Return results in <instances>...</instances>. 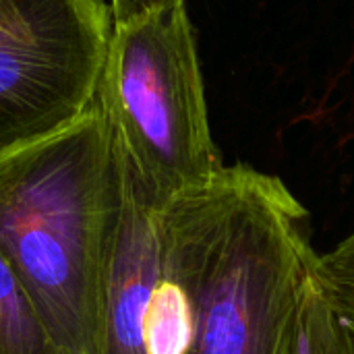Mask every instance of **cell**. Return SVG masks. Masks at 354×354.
<instances>
[{"mask_svg":"<svg viewBox=\"0 0 354 354\" xmlns=\"http://www.w3.org/2000/svg\"><path fill=\"white\" fill-rule=\"evenodd\" d=\"M112 27L104 0H0V156L93 102Z\"/></svg>","mask_w":354,"mask_h":354,"instance_id":"277c9868","label":"cell"},{"mask_svg":"<svg viewBox=\"0 0 354 354\" xmlns=\"http://www.w3.org/2000/svg\"><path fill=\"white\" fill-rule=\"evenodd\" d=\"M301 354H354V344L324 299L315 276L305 305Z\"/></svg>","mask_w":354,"mask_h":354,"instance_id":"9c48e42d","label":"cell"},{"mask_svg":"<svg viewBox=\"0 0 354 354\" xmlns=\"http://www.w3.org/2000/svg\"><path fill=\"white\" fill-rule=\"evenodd\" d=\"M162 274L158 212L127 178V201L114 232L100 288L95 354H145L143 317Z\"/></svg>","mask_w":354,"mask_h":354,"instance_id":"5b68a950","label":"cell"},{"mask_svg":"<svg viewBox=\"0 0 354 354\" xmlns=\"http://www.w3.org/2000/svg\"><path fill=\"white\" fill-rule=\"evenodd\" d=\"M191 305L183 284L162 270L143 317L145 354H185L191 342Z\"/></svg>","mask_w":354,"mask_h":354,"instance_id":"52a82bcc","label":"cell"},{"mask_svg":"<svg viewBox=\"0 0 354 354\" xmlns=\"http://www.w3.org/2000/svg\"><path fill=\"white\" fill-rule=\"evenodd\" d=\"M95 100L131 189L151 209L224 168L185 2L112 27Z\"/></svg>","mask_w":354,"mask_h":354,"instance_id":"3957f363","label":"cell"},{"mask_svg":"<svg viewBox=\"0 0 354 354\" xmlns=\"http://www.w3.org/2000/svg\"><path fill=\"white\" fill-rule=\"evenodd\" d=\"M0 354H66L35 309L21 278L0 253Z\"/></svg>","mask_w":354,"mask_h":354,"instance_id":"8992f818","label":"cell"},{"mask_svg":"<svg viewBox=\"0 0 354 354\" xmlns=\"http://www.w3.org/2000/svg\"><path fill=\"white\" fill-rule=\"evenodd\" d=\"M162 270L187 290L185 354H301L315 249L309 212L276 174L249 164L158 212Z\"/></svg>","mask_w":354,"mask_h":354,"instance_id":"6da1fadb","label":"cell"},{"mask_svg":"<svg viewBox=\"0 0 354 354\" xmlns=\"http://www.w3.org/2000/svg\"><path fill=\"white\" fill-rule=\"evenodd\" d=\"M178 2H185V0H112L110 2L112 21H114V25L127 23V21H133L137 17H143L147 12L172 6Z\"/></svg>","mask_w":354,"mask_h":354,"instance_id":"30bf717a","label":"cell"},{"mask_svg":"<svg viewBox=\"0 0 354 354\" xmlns=\"http://www.w3.org/2000/svg\"><path fill=\"white\" fill-rule=\"evenodd\" d=\"M124 201V164L95 97L64 129L0 156V253L66 354H95Z\"/></svg>","mask_w":354,"mask_h":354,"instance_id":"7a4b0ae2","label":"cell"},{"mask_svg":"<svg viewBox=\"0 0 354 354\" xmlns=\"http://www.w3.org/2000/svg\"><path fill=\"white\" fill-rule=\"evenodd\" d=\"M315 282L354 344V230L330 251L317 253Z\"/></svg>","mask_w":354,"mask_h":354,"instance_id":"ba28073f","label":"cell"}]
</instances>
